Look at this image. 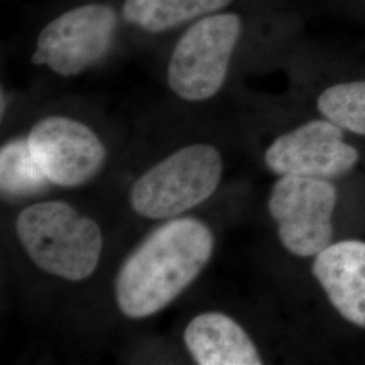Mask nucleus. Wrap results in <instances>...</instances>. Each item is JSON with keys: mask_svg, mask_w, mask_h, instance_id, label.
<instances>
[{"mask_svg": "<svg viewBox=\"0 0 365 365\" xmlns=\"http://www.w3.org/2000/svg\"><path fill=\"white\" fill-rule=\"evenodd\" d=\"M288 26L267 4L210 14L167 42L165 80L184 102L200 103L223 90L235 58L250 39Z\"/></svg>", "mask_w": 365, "mask_h": 365, "instance_id": "1", "label": "nucleus"}, {"mask_svg": "<svg viewBox=\"0 0 365 365\" xmlns=\"http://www.w3.org/2000/svg\"><path fill=\"white\" fill-rule=\"evenodd\" d=\"M212 250L214 235L203 222H167L122 264L114 286L119 310L131 319L158 313L195 280Z\"/></svg>", "mask_w": 365, "mask_h": 365, "instance_id": "2", "label": "nucleus"}, {"mask_svg": "<svg viewBox=\"0 0 365 365\" xmlns=\"http://www.w3.org/2000/svg\"><path fill=\"white\" fill-rule=\"evenodd\" d=\"M30 61L60 78L102 66L130 41L122 0H61L31 31Z\"/></svg>", "mask_w": 365, "mask_h": 365, "instance_id": "3", "label": "nucleus"}, {"mask_svg": "<svg viewBox=\"0 0 365 365\" xmlns=\"http://www.w3.org/2000/svg\"><path fill=\"white\" fill-rule=\"evenodd\" d=\"M15 229L30 260L46 274L81 282L101 260V227L64 202L29 206L18 215Z\"/></svg>", "mask_w": 365, "mask_h": 365, "instance_id": "4", "label": "nucleus"}, {"mask_svg": "<svg viewBox=\"0 0 365 365\" xmlns=\"http://www.w3.org/2000/svg\"><path fill=\"white\" fill-rule=\"evenodd\" d=\"M222 172L221 153L212 145L184 146L135 182L131 188V207L149 220L176 218L215 192Z\"/></svg>", "mask_w": 365, "mask_h": 365, "instance_id": "5", "label": "nucleus"}, {"mask_svg": "<svg viewBox=\"0 0 365 365\" xmlns=\"http://www.w3.org/2000/svg\"><path fill=\"white\" fill-rule=\"evenodd\" d=\"M336 205L337 191L325 179L282 176L274 182L268 210L284 248L310 257L331 244Z\"/></svg>", "mask_w": 365, "mask_h": 365, "instance_id": "6", "label": "nucleus"}, {"mask_svg": "<svg viewBox=\"0 0 365 365\" xmlns=\"http://www.w3.org/2000/svg\"><path fill=\"white\" fill-rule=\"evenodd\" d=\"M26 138L39 168L54 185L78 187L90 182L105 165V145L76 118L64 114L41 118Z\"/></svg>", "mask_w": 365, "mask_h": 365, "instance_id": "7", "label": "nucleus"}, {"mask_svg": "<svg viewBox=\"0 0 365 365\" xmlns=\"http://www.w3.org/2000/svg\"><path fill=\"white\" fill-rule=\"evenodd\" d=\"M359 161L356 148L344 141V130L333 122L313 119L279 135L265 152V164L280 176L337 178Z\"/></svg>", "mask_w": 365, "mask_h": 365, "instance_id": "8", "label": "nucleus"}, {"mask_svg": "<svg viewBox=\"0 0 365 365\" xmlns=\"http://www.w3.org/2000/svg\"><path fill=\"white\" fill-rule=\"evenodd\" d=\"M267 4L264 0H122L130 41L168 42L200 18L227 9Z\"/></svg>", "mask_w": 365, "mask_h": 365, "instance_id": "9", "label": "nucleus"}, {"mask_svg": "<svg viewBox=\"0 0 365 365\" xmlns=\"http://www.w3.org/2000/svg\"><path fill=\"white\" fill-rule=\"evenodd\" d=\"M313 274L344 319L365 329V242L330 244L317 255Z\"/></svg>", "mask_w": 365, "mask_h": 365, "instance_id": "10", "label": "nucleus"}, {"mask_svg": "<svg viewBox=\"0 0 365 365\" xmlns=\"http://www.w3.org/2000/svg\"><path fill=\"white\" fill-rule=\"evenodd\" d=\"M184 342L196 364H262L260 353L248 333L225 314L195 317L184 331Z\"/></svg>", "mask_w": 365, "mask_h": 365, "instance_id": "11", "label": "nucleus"}, {"mask_svg": "<svg viewBox=\"0 0 365 365\" xmlns=\"http://www.w3.org/2000/svg\"><path fill=\"white\" fill-rule=\"evenodd\" d=\"M48 178L31 155L27 138H16L0 150V188L6 197H25L46 190Z\"/></svg>", "mask_w": 365, "mask_h": 365, "instance_id": "12", "label": "nucleus"}, {"mask_svg": "<svg viewBox=\"0 0 365 365\" xmlns=\"http://www.w3.org/2000/svg\"><path fill=\"white\" fill-rule=\"evenodd\" d=\"M317 108L342 130L365 135V78L329 86L318 95Z\"/></svg>", "mask_w": 365, "mask_h": 365, "instance_id": "13", "label": "nucleus"}]
</instances>
